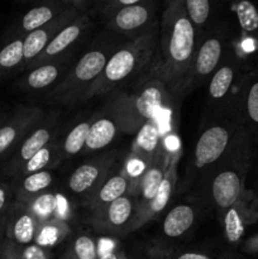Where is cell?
I'll use <instances>...</instances> for the list:
<instances>
[{
    "instance_id": "obj_10",
    "label": "cell",
    "mask_w": 258,
    "mask_h": 259,
    "mask_svg": "<svg viewBox=\"0 0 258 259\" xmlns=\"http://www.w3.org/2000/svg\"><path fill=\"white\" fill-rule=\"evenodd\" d=\"M163 101L162 89L157 85H149L142 90L136 99V111L141 118L153 119Z\"/></svg>"
},
{
    "instance_id": "obj_35",
    "label": "cell",
    "mask_w": 258,
    "mask_h": 259,
    "mask_svg": "<svg viewBox=\"0 0 258 259\" xmlns=\"http://www.w3.org/2000/svg\"><path fill=\"white\" fill-rule=\"evenodd\" d=\"M20 259H50L40 245L29 244L20 250Z\"/></svg>"
},
{
    "instance_id": "obj_3",
    "label": "cell",
    "mask_w": 258,
    "mask_h": 259,
    "mask_svg": "<svg viewBox=\"0 0 258 259\" xmlns=\"http://www.w3.org/2000/svg\"><path fill=\"white\" fill-rule=\"evenodd\" d=\"M230 143L229 129L222 125L210 126L200 136L195 147V164L199 168L217 162Z\"/></svg>"
},
{
    "instance_id": "obj_42",
    "label": "cell",
    "mask_w": 258,
    "mask_h": 259,
    "mask_svg": "<svg viewBox=\"0 0 258 259\" xmlns=\"http://www.w3.org/2000/svg\"><path fill=\"white\" fill-rule=\"evenodd\" d=\"M0 128H2V119H0Z\"/></svg>"
},
{
    "instance_id": "obj_8",
    "label": "cell",
    "mask_w": 258,
    "mask_h": 259,
    "mask_svg": "<svg viewBox=\"0 0 258 259\" xmlns=\"http://www.w3.org/2000/svg\"><path fill=\"white\" fill-rule=\"evenodd\" d=\"M108 58L100 51H91L81 57L75 67V78L81 82H89L104 72Z\"/></svg>"
},
{
    "instance_id": "obj_9",
    "label": "cell",
    "mask_w": 258,
    "mask_h": 259,
    "mask_svg": "<svg viewBox=\"0 0 258 259\" xmlns=\"http://www.w3.org/2000/svg\"><path fill=\"white\" fill-rule=\"evenodd\" d=\"M115 134L116 126L110 119H99L95 123L91 124L85 143L86 148L89 151L104 148L113 142Z\"/></svg>"
},
{
    "instance_id": "obj_39",
    "label": "cell",
    "mask_w": 258,
    "mask_h": 259,
    "mask_svg": "<svg viewBox=\"0 0 258 259\" xmlns=\"http://www.w3.org/2000/svg\"><path fill=\"white\" fill-rule=\"evenodd\" d=\"M138 166H142L141 162L139 161H131L129 162V172L132 175H137L138 174Z\"/></svg>"
},
{
    "instance_id": "obj_37",
    "label": "cell",
    "mask_w": 258,
    "mask_h": 259,
    "mask_svg": "<svg viewBox=\"0 0 258 259\" xmlns=\"http://www.w3.org/2000/svg\"><path fill=\"white\" fill-rule=\"evenodd\" d=\"M55 197L51 196V195H47V201H43V197H40L39 201L37 202V210L42 212H48L55 207Z\"/></svg>"
},
{
    "instance_id": "obj_17",
    "label": "cell",
    "mask_w": 258,
    "mask_h": 259,
    "mask_svg": "<svg viewBox=\"0 0 258 259\" xmlns=\"http://www.w3.org/2000/svg\"><path fill=\"white\" fill-rule=\"evenodd\" d=\"M28 118L22 114H17L14 118L0 128V156L4 154L19 138L20 133L27 125Z\"/></svg>"
},
{
    "instance_id": "obj_28",
    "label": "cell",
    "mask_w": 258,
    "mask_h": 259,
    "mask_svg": "<svg viewBox=\"0 0 258 259\" xmlns=\"http://www.w3.org/2000/svg\"><path fill=\"white\" fill-rule=\"evenodd\" d=\"M53 14L52 10L47 7H39L34 8V9L29 10L27 14L23 18V29L27 30V32H33L35 29H39L42 25H45L46 23L50 22L52 19Z\"/></svg>"
},
{
    "instance_id": "obj_26",
    "label": "cell",
    "mask_w": 258,
    "mask_h": 259,
    "mask_svg": "<svg viewBox=\"0 0 258 259\" xmlns=\"http://www.w3.org/2000/svg\"><path fill=\"white\" fill-rule=\"evenodd\" d=\"M163 179V169L159 164H154V166L149 167V169L144 175L143 182H142V195H143L144 200H147V201L153 200Z\"/></svg>"
},
{
    "instance_id": "obj_15",
    "label": "cell",
    "mask_w": 258,
    "mask_h": 259,
    "mask_svg": "<svg viewBox=\"0 0 258 259\" xmlns=\"http://www.w3.org/2000/svg\"><path fill=\"white\" fill-rule=\"evenodd\" d=\"M148 19V12L141 5H128L116 14L115 23L120 29L132 30L143 25Z\"/></svg>"
},
{
    "instance_id": "obj_31",
    "label": "cell",
    "mask_w": 258,
    "mask_h": 259,
    "mask_svg": "<svg viewBox=\"0 0 258 259\" xmlns=\"http://www.w3.org/2000/svg\"><path fill=\"white\" fill-rule=\"evenodd\" d=\"M73 253L77 259H98V248L90 237L81 235L73 243Z\"/></svg>"
},
{
    "instance_id": "obj_29",
    "label": "cell",
    "mask_w": 258,
    "mask_h": 259,
    "mask_svg": "<svg viewBox=\"0 0 258 259\" xmlns=\"http://www.w3.org/2000/svg\"><path fill=\"white\" fill-rule=\"evenodd\" d=\"M51 184H52V176L50 172L39 171L27 175L22 182V189L24 194H37L47 189Z\"/></svg>"
},
{
    "instance_id": "obj_2",
    "label": "cell",
    "mask_w": 258,
    "mask_h": 259,
    "mask_svg": "<svg viewBox=\"0 0 258 259\" xmlns=\"http://www.w3.org/2000/svg\"><path fill=\"white\" fill-rule=\"evenodd\" d=\"M245 161L247 158L243 159L237 167H232L218 174L212 181V199L220 209H230L239 200L243 190Z\"/></svg>"
},
{
    "instance_id": "obj_41",
    "label": "cell",
    "mask_w": 258,
    "mask_h": 259,
    "mask_svg": "<svg viewBox=\"0 0 258 259\" xmlns=\"http://www.w3.org/2000/svg\"><path fill=\"white\" fill-rule=\"evenodd\" d=\"M119 2L121 3V4H126V5H131V4H134V3L139 2V0H119Z\"/></svg>"
},
{
    "instance_id": "obj_40",
    "label": "cell",
    "mask_w": 258,
    "mask_h": 259,
    "mask_svg": "<svg viewBox=\"0 0 258 259\" xmlns=\"http://www.w3.org/2000/svg\"><path fill=\"white\" fill-rule=\"evenodd\" d=\"M98 259H119L114 253H105V254L100 255Z\"/></svg>"
},
{
    "instance_id": "obj_1",
    "label": "cell",
    "mask_w": 258,
    "mask_h": 259,
    "mask_svg": "<svg viewBox=\"0 0 258 259\" xmlns=\"http://www.w3.org/2000/svg\"><path fill=\"white\" fill-rule=\"evenodd\" d=\"M195 32L187 18H179L169 33L168 42L164 50V70L169 78L184 73L185 68L194 60Z\"/></svg>"
},
{
    "instance_id": "obj_21",
    "label": "cell",
    "mask_w": 258,
    "mask_h": 259,
    "mask_svg": "<svg viewBox=\"0 0 258 259\" xmlns=\"http://www.w3.org/2000/svg\"><path fill=\"white\" fill-rule=\"evenodd\" d=\"M132 211H133L132 200L129 197L121 196L108 205L106 218H108V222L111 225L120 227V225H124L128 222L132 215Z\"/></svg>"
},
{
    "instance_id": "obj_30",
    "label": "cell",
    "mask_w": 258,
    "mask_h": 259,
    "mask_svg": "<svg viewBox=\"0 0 258 259\" xmlns=\"http://www.w3.org/2000/svg\"><path fill=\"white\" fill-rule=\"evenodd\" d=\"M172 194V179L169 177V175L164 176L163 181L159 185L158 190H157L156 196L153 197V200L151 201V211L153 214L157 212H161L164 207L168 204V200L171 197Z\"/></svg>"
},
{
    "instance_id": "obj_14",
    "label": "cell",
    "mask_w": 258,
    "mask_h": 259,
    "mask_svg": "<svg viewBox=\"0 0 258 259\" xmlns=\"http://www.w3.org/2000/svg\"><path fill=\"white\" fill-rule=\"evenodd\" d=\"M24 61L23 40L13 39L0 48V77L10 72Z\"/></svg>"
},
{
    "instance_id": "obj_24",
    "label": "cell",
    "mask_w": 258,
    "mask_h": 259,
    "mask_svg": "<svg viewBox=\"0 0 258 259\" xmlns=\"http://www.w3.org/2000/svg\"><path fill=\"white\" fill-rule=\"evenodd\" d=\"M126 189H128V181L123 176H114L103 185L99 191L98 200H100L103 204H110L114 200L124 196Z\"/></svg>"
},
{
    "instance_id": "obj_22",
    "label": "cell",
    "mask_w": 258,
    "mask_h": 259,
    "mask_svg": "<svg viewBox=\"0 0 258 259\" xmlns=\"http://www.w3.org/2000/svg\"><path fill=\"white\" fill-rule=\"evenodd\" d=\"M224 230L228 242L235 244L244 234V220L235 205L227 210L224 217Z\"/></svg>"
},
{
    "instance_id": "obj_36",
    "label": "cell",
    "mask_w": 258,
    "mask_h": 259,
    "mask_svg": "<svg viewBox=\"0 0 258 259\" xmlns=\"http://www.w3.org/2000/svg\"><path fill=\"white\" fill-rule=\"evenodd\" d=\"M0 257H2L0 259H20V250L18 249L17 245L8 240L0 249Z\"/></svg>"
},
{
    "instance_id": "obj_6",
    "label": "cell",
    "mask_w": 258,
    "mask_h": 259,
    "mask_svg": "<svg viewBox=\"0 0 258 259\" xmlns=\"http://www.w3.org/2000/svg\"><path fill=\"white\" fill-rule=\"evenodd\" d=\"M223 46L217 38H209L205 40L195 55V72L201 77H206L214 72L222 58Z\"/></svg>"
},
{
    "instance_id": "obj_16",
    "label": "cell",
    "mask_w": 258,
    "mask_h": 259,
    "mask_svg": "<svg viewBox=\"0 0 258 259\" xmlns=\"http://www.w3.org/2000/svg\"><path fill=\"white\" fill-rule=\"evenodd\" d=\"M100 169L94 164H82L75 169L70 177V189L76 194H82L90 189L99 179Z\"/></svg>"
},
{
    "instance_id": "obj_7",
    "label": "cell",
    "mask_w": 258,
    "mask_h": 259,
    "mask_svg": "<svg viewBox=\"0 0 258 259\" xmlns=\"http://www.w3.org/2000/svg\"><path fill=\"white\" fill-rule=\"evenodd\" d=\"M195 220L194 210L189 205L174 207L163 220V233L169 238H179L192 227Z\"/></svg>"
},
{
    "instance_id": "obj_27",
    "label": "cell",
    "mask_w": 258,
    "mask_h": 259,
    "mask_svg": "<svg viewBox=\"0 0 258 259\" xmlns=\"http://www.w3.org/2000/svg\"><path fill=\"white\" fill-rule=\"evenodd\" d=\"M91 124L82 121L77 124L72 131L68 133L65 141V152L67 154H76L82 149L85 146L86 139H88L89 131H90Z\"/></svg>"
},
{
    "instance_id": "obj_38",
    "label": "cell",
    "mask_w": 258,
    "mask_h": 259,
    "mask_svg": "<svg viewBox=\"0 0 258 259\" xmlns=\"http://www.w3.org/2000/svg\"><path fill=\"white\" fill-rule=\"evenodd\" d=\"M177 259H210L207 255L201 254V253H185L181 254Z\"/></svg>"
},
{
    "instance_id": "obj_25",
    "label": "cell",
    "mask_w": 258,
    "mask_h": 259,
    "mask_svg": "<svg viewBox=\"0 0 258 259\" xmlns=\"http://www.w3.org/2000/svg\"><path fill=\"white\" fill-rule=\"evenodd\" d=\"M58 77V68L55 65H45L37 67L28 75L27 85L30 89H39L47 88L52 82H55L56 78Z\"/></svg>"
},
{
    "instance_id": "obj_11",
    "label": "cell",
    "mask_w": 258,
    "mask_h": 259,
    "mask_svg": "<svg viewBox=\"0 0 258 259\" xmlns=\"http://www.w3.org/2000/svg\"><path fill=\"white\" fill-rule=\"evenodd\" d=\"M51 138V133L48 129L46 128H38L37 131L33 132L24 142H23L22 147L19 149V154H18L17 161H14L13 166L17 167L18 163H23L29 161L35 153L43 149L46 144L48 143Z\"/></svg>"
},
{
    "instance_id": "obj_13",
    "label": "cell",
    "mask_w": 258,
    "mask_h": 259,
    "mask_svg": "<svg viewBox=\"0 0 258 259\" xmlns=\"http://www.w3.org/2000/svg\"><path fill=\"white\" fill-rule=\"evenodd\" d=\"M235 78V67L233 65H224L217 70L209 85V94L212 99H223L232 88Z\"/></svg>"
},
{
    "instance_id": "obj_18",
    "label": "cell",
    "mask_w": 258,
    "mask_h": 259,
    "mask_svg": "<svg viewBox=\"0 0 258 259\" xmlns=\"http://www.w3.org/2000/svg\"><path fill=\"white\" fill-rule=\"evenodd\" d=\"M136 144L139 151L146 154H152L159 146V131L153 119L147 121L137 136Z\"/></svg>"
},
{
    "instance_id": "obj_32",
    "label": "cell",
    "mask_w": 258,
    "mask_h": 259,
    "mask_svg": "<svg viewBox=\"0 0 258 259\" xmlns=\"http://www.w3.org/2000/svg\"><path fill=\"white\" fill-rule=\"evenodd\" d=\"M187 12L195 24H202L209 17V0H186Z\"/></svg>"
},
{
    "instance_id": "obj_4",
    "label": "cell",
    "mask_w": 258,
    "mask_h": 259,
    "mask_svg": "<svg viewBox=\"0 0 258 259\" xmlns=\"http://www.w3.org/2000/svg\"><path fill=\"white\" fill-rule=\"evenodd\" d=\"M9 242L17 247H27L35 239L34 218L22 206L12 207L5 228Z\"/></svg>"
},
{
    "instance_id": "obj_20",
    "label": "cell",
    "mask_w": 258,
    "mask_h": 259,
    "mask_svg": "<svg viewBox=\"0 0 258 259\" xmlns=\"http://www.w3.org/2000/svg\"><path fill=\"white\" fill-rule=\"evenodd\" d=\"M238 22L245 33H258V10L249 0H240L235 8Z\"/></svg>"
},
{
    "instance_id": "obj_19",
    "label": "cell",
    "mask_w": 258,
    "mask_h": 259,
    "mask_svg": "<svg viewBox=\"0 0 258 259\" xmlns=\"http://www.w3.org/2000/svg\"><path fill=\"white\" fill-rule=\"evenodd\" d=\"M80 27L78 25H68L63 30H61L52 40L46 47L45 53L46 57H53L58 53L63 52L70 45H72L80 35Z\"/></svg>"
},
{
    "instance_id": "obj_12",
    "label": "cell",
    "mask_w": 258,
    "mask_h": 259,
    "mask_svg": "<svg viewBox=\"0 0 258 259\" xmlns=\"http://www.w3.org/2000/svg\"><path fill=\"white\" fill-rule=\"evenodd\" d=\"M254 73L248 81L244 96V115L248 124L258 134V62L255 65Z\"/></svg>"
},
{
    "instance_id": "obj_34",
    "label": "cell",
    "mask_w": 258,
    "mask_h": 259,
    "mask_svg": "<svg viewBox=\"0 0 258 259\" xmlns=\"http://www.w3.org/2000/svg\"><path fill=\"white\" fill-rule=\"evenodd\" d=\"M10 196H12V191H10L9 186L5 184H0V235L5 232L8 217H9V211L12 209Z\"/></svg>"
},
{
    "instance_id": "obj_5",
    "label": "cell",
    "mask_w": 258,
    "mask_h": 259,
    "mask_svg": "<svg viewBox=\"0 0 258 259\" xmlns=\"http://www.w3.org/2000/svg\"><path fill=\"white\" fill-rule=\"evenodd\" d=\"M137 61H138V56L129 48L118 51L106 62L105 68H104L105 78L110 82H119L124 80L136 70Z\"/></svg>"
},
{
    "instance_id": "obj_23",
    "label": "cell",
    "mask_w": 258,
    "mask_h": 259,
    "mask_svg": "<svg viewBox=\"0 0 258 259\" xmlns=\"http://www.w3.org/2000/svg\"><path fill=\"white\" fill-rule=\"evenodd\" d=\"M48 43V33L43 29H35L28 33L27 37L23 39V53L24 61H32L42 51L46 50Z\"/></svg>"
},
{
    "instance_id": "obj_33",
    "label": "cell",
    "mask_w": 258,
    "mask_h": 259,
    "mask_svg": "<svg viewBox=\"0 0 258 259\" xmlns=\"http://www.w3.org/2000/svg\"><path fill=\"white\" fill-rule=\"evenodd\" d=\"M51 161V149L50 148H43L40 149L38 153H35L29 161L25 162L23 164V174L27 176V175L35 174V172H39L50 163Z\"/></svg>"
}]
</instances>
